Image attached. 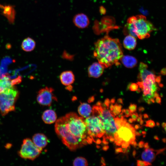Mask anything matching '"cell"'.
Here are the masks:
<instances>
[{
  "label": "cell",
  "instance_id": "6da1fadb",
  "mask_svg": "<svg viewBox=\"0 0 166 166\" xmlns=\"http://www.w3.org/2000/svg\"><path fill=\"white\" fill-rule=\"evenodd\" d=\"M55 127L56 133L63 143L71 151L93 142L85 118L74 113H69L59 118Z\"/></svg>",
  "mask_w": 166,
  "mask_h": 166
},
{
  "label": "cell",
  "instance_id": "7a4b0ae2",
  "mask_svg": "<svg viewBox=\"0 0 166 166\" xmlns=\"http://www.w3.org/2000/svg\"><path fill=\"white\" fill-rule=\"evenodd\" d=\"M93 56L104 68L119 65L123 53L119 39L107 34L98 40L95 43Z\"/></svg>",
  "mask_w": 166,
  "mask_h": 166
},
{
  "label": "cell",
  "instance_id": "3957f363",
  "mask_svg": "<svg viewBox=\"0 0 166 166\" xmlns=\"http://www.w3.org/2000/svg\"><path fill=\"white\" fill-rule=\"evenodd\" d=\"M156 30L153 24L142 15L129 18L124 30V33L142 39L149 38L151 33Z\"/></svg>",
  "mask_w": 166,
  "mask_h": 166
},
{
  "label": "cell",
  "instance_id": "277c9868",
  "mask_svg": "<svg viewBox=\"0 0 166 166\" xmlns=\"http://www.w3.org/2000/svg\"><path fill=\"white\" fill-rule=\"evenodd\" d=\"M156 77L151 71L138 75L139 81L137 84L143 92V99L145 102L151 99H154V95L157 93L159 88L156 81Z\"/></svg>",
  "mask_w": 166,
  "mask_h": 166
},
{
  "label": "cell",
  "instance_id": "5b68a950",
  "mask_svg": "<svg viewBox=\"0 0 166 166\" xmlns=\"http://www.w3.org/2000/svg\"><path fill=\"white\" fill-rule=\"evenodd\" d=\"M18 96V91L13 86L0 94V111L2 116L15 110Z\"/></svg>",
  "mask_w": 166,
  "mask_h": 166
},
{
  "label": "cell",
  "instance_id": "8992f818",
  "mask_svg": "<svg viewBox=\"0 0 166 166\" xmlns=\"http://www.w3.org/2000/svg\"><path fill=\"white\" fill-rule=\"evenodd\" d=\"M85 120L89 134L93 142L96 143L106 133L103 123L97 116L93 114Z\"/></svg>",
  "mask_w": 166,
  "mask_h": 166
},
{
  "label": "cell",
  "instance_id": "52a82bcc",
  "mask_svg": "<svg viewBox=\"0 0 166 166\" xmlns=\"http://www.w3.org/2000/svg\"><path fill=\"white\" fill-rule=\"evenodd\" d=\"M41 152L31 139L26 138L23 141L18 154L23 159L33 160L39 156Z\"/></svg>",
  "mask_w": 166,
  "mask_h": 166
},
{
  "label": "cell",
  "instance_id": "ba28073f",
  "mask_svg": "<svg viewBox=\"0 0 166 166\" xmlns=\"http://www.w3.org/2000/svg\"><path fill=\"white\" fill-rule=\"evenodd\" d=\"M54 89L51 87H46L40 90L37 96V100L40 104L50 106L53 101L57 99L53 93Z\"/></svg>",
  "mask_w": 166,
  "mask_h": 166
},
{
  "label": "cell",
  "instance_id": "9c48e42d",
  "mask_svg": "<svg viewBox=\"0 0 166 166\" xmlns=\"http://www.w3.org/2000/svg\"><path fill=\"white\" fill-rule=\"evenodd\" d=\"M15 6L11 5H3L0 4V9L1 14L7 19L9 23H14L16 12Z\"/></svg>",
  "mask_w": 166,
  "mask_h": 166
},
{
  "label": "cell",
  "instance_id": "30bf717a",
  "mask_svg": "<svg viewBox=\"0 0 166 166\" xmlns=\"http://www.w3.org/2000/svg\"><path fill=\"white\" fill-rule=\"evenodd\" d=\"M73 22L77 28L84 29L89 26V20L86 14L83 13H79L76 14L73 17Z\"/></svg>",
  "mask_w": 166,
  "mask_h": 166
},
{
  "label": "cell",
  "instance_id": "8fae6325",
  "mask_svg": "<svg viewBox=\"0 0 166 166\" xmlns=\"http://www.w3.org/2000/svg\"><path fill=\"white\" fill-rule=\"evenodd\" d=\"M104 69V67L99 62H94L88 68V76L89 77L98 78L102 74Z\"/></svg>",
  "mask_w": 166,
  "mask_h": 166
},
{
  "label": "cell",
  "instance_id": "7c38bea8",
  "mask_svg": "<svg viewBox=\"0 0 166 166\" xmlns=\"http://www.w3.org/2000/svg\"><path fill=\"white\" fill-rule=\"evenodd\" d=\"M32 141L34 144L42 151L47 145L48 142L46 136L43 134L39 133L34 135Z\"/></svg>",
  "mask_w": 166,
  "mask_h": 166
},
{
  "label": "cell",
  "instance_id": "4fadbf2b",
  "mask_svg": "<svg viewBox=\"0 0 166 166\" xmlns=\"http://www.w3.org/2000/svg\"><path fill=\"white\" fill-rule=\"evenodd\" d=\"M61 83L64 85L68 86L71 85L75 81V76L71 71H66L62 72L60 76Z\"/></svg>",
  "mask_w": 166,
  "mask_h": 166
},
{
  "label": "cell",
  "instance_id": "5bb4252c",
  "mask_svg": "<svg viewBox=\"0 0 166 166\" xmlns=\"http://www.w3.org/2000/svg\"><path fill=\"white\" fill-rule=\"evenodd\" d=\"M117 132L119 137L122 138L123 141L129 142V144L133 134L135 133L125 126H122Z\"/></svg>",
  "mask_w": 166,
  "mask_h": 166
},
{
  "label": "cell",
  "instance_id": "9a60e30c",
  "mask_svg": "<svg viewBox=\"0 0 166 166\" xmlns=\"http://www.w3.org/2000/svg\"><path fill=\"white\" fill-rule=\"evenodd\" d=\"M156 151V150L151 148L145 149L141 154V158L144 160L150 163L152 162L155 160L156 156L158 155L157 150L155 153Z\"/></svg>",
  "mask_w": 166,
  "mask_h": 166
},
{
  "label": "cell",
  "instance_id": "2e32d148",
  "mask_svg": "<svg viewBox=\"0 0 166 166\" xmlns=\"http://www.w3.org/2000/svg\"><path fill=\"white\" fill-rule=\"evenodd\" d=\"M78 111L81 117L86 118L92 115V108L88 103H81L78 107Z\"/></svg>",
  "mask_w": 166,
  "mask_h": 166
},
{
  "label": "cell",
  "instance_id": "e0dca14e",
  "mask_svg": "<svg viewBox=\"0 0 166 166\" xmlns=\"http://www.w3.org/2000/svg\"><path fill=\"white\" fill-rule=\"evenodd\" d=\"M57 115L54 111L48 109L43 113L42 118L43 121L47 124H51L54 123L57 119Z\"/></svg>",
  "mask_w": 166,
  "mask_h": 166
},
{
  "label": "cell",
  "instance_id": "ac0fdd59",
  "mask_svg": "<svg viewBox=\"0 0 166 166\" xmlns=\"http://www.w3.org/2000/svg\"><path fill=\"white\" fill-rule=\"evenodd\" d=\"M123 45L124 47L128 50L134 49L136 45V38L131 35H127L123 40Z\"/></svg>",
  "mask_w": 166,
  "mask_h": 166
},
{
  "label": "cell",
  "instance_id": "d6986e66",
  "mask_svg": "<svg viewBox=\"0 0 166 166\" xmlns=\"http://www.w3.org/2000/svg\"><path fill=\"white\" fill-rule=\"evenodd\" d=\"M36 46V42L32 38L28 37L23 41L21 44L22 49L26 52L33 50Z\"/></svg>",
  "mask_w": 166,
  "mask_h": 166
},
{
  "label": "cell",
  "instance_id": "ffe728a7",
  "mask_svg": "<svg viewBox=\"0 0 166 166\" xmlns=\"http://www.w3.org/2000/svg\"><path fill=\"white\" fill-rule=\"evenodd\" d=\"M120 60L123 64L128 68H133L136 65L137 62L135 57L129 55L123 56Z\"/></svg>",
  "mask_w": 166,
  "mask_h": 166
},
{
  "label": "cell",
  "instance_id": "44dd1931",
  "mask_svg": "<svg viewBox=\"0 0 166 166\" xmlns=\"http://www.w3.org/2000/svg\"><path fill=\"white\" fill-rule=\"evenodd\" d=\"M13 81L6 76H3L0 79V94L13 86L14 84Z\"/></svg>",
  "mask_w": 166,
  "mask_h": 166
},
{
  "label": "cell",
  "instance_id": "7402d4cb",
  "mask_svg": "<svg viewBox=\"0 0 166 166\" xmlns=\"http://www.w3.org/2000/svg\"><path fill=\"white\" fill-rule=\"evenodd\" d=\"M73 166H87L88 163L86 160L84 158L78 157L76 158L73 162Z\"/></svg>",
  "mask_w": 166,
  "mask_h": 166
},
{
  "label": "cell",
  "instance_id": "603a6c76",
  "mask_svg": "<svg viewBox=\"0 0 166 166\" xmlns=\"http://www.w3.org/2000/svg\"><path fill=\"white\" fill-rule=\"evenodd\" d=\"M114 120L116 128L118 130L122 126L123 122L117 117L114 118Z\"/></svg>",
  "mask_w": 166,
  "mask_h": 166
},
{
  "label": "cell",
  "instance_id": "cb8c5ba5",
  "mask_svg": "<svg viewBox=\"0 0 166 166\" xmlns=\"http://www.w3.org/2000/svg\"><path fill=\"white\" fill-rule=\"evenodd\" d=\"M137 165L138 166H145L152 165L150 163L144 161H143L140 160H137Z\"/></svg>",
  "mask_w": 166,
  "mask_h": 166
},
{
  "label": "cell",
  "instance_id": "d4e9b609",
  "mask_svg": "<svg viewBox=\"0 0 166 166\" xmlns=\"http://www.w3.org/2000/svg\"><path fill=\"white\" fill-rule=\"evenodd\" d=\"M145 127L153 128L155 126V124L154 121L148 120L146 121V124L144 125Z\"/></svg>",
  "mask_w": 166,
  "mask_h": 166
},
{
  "label": "cell",
  "instance_id": "484cf974",
  "mask_svg": "<svg viewBox=\"0 0 166 166\" xmlns=\"http://www.w3.org/2000/svg\"><path fill=\"white\" fill-rule=\"evenodd\" d=\"M139 86L137 84L132 83L129 85V89L131 91H136L138 89Z\"/></svg>",
  "mask_w": 166,
  "mask_h": 166
},
{
  "label": "cell",
  "instance_id": "4316f807",
  "mask_svg": "<svg viewBox=\"0 0 166 166\" xmlns=\"http://www.w3.org/2000/svg\"><path fill=\"white\" fill-rule=\"evenodd\" d=\"M128 108L130 112L133 113L136 111L137 105L135 104L131 103L130 104Z\"/></svg>",
  "mask_w": 166,
  "mask_h": 166
},
{
  "label": "cell",
  "instance_id": "83f0119b",
  "mask_svg": "<svg viewBox=\"0 0 166 166\" xmlns=\"http://www.w3.org/2000/svg\"><path fill=\"white\" fill-rule=\"evenodd\" d=\"M122 108V106L120 104L116 103L114 105V109L121 112V109Z\"/></svg>",
  "mask_w": 166,
  "mask_h": 166
},
{
  "label": "cell",
  "instance_id": "f1b7e54d",
  "mask_svg": "<svg viewBox=\"0 0 166 166\" xmlns=\"http://www.w3.org/2000/svg\"><path fill=\"white\" fill-rule=\"evenodd\" d=\"M131 116L133 121H136V119L138 116V115L137 112H135L131 114Z\"/></svg>",
  "mask_w": 166,
  "mask_h": 166
},
{
  "label": "cell",
  "instance_id": "f546056e",
  "mask_svg": "<svg viewBox=\"0 0 166 166\" xmlns=\"http://www.w3.org/2000/svg\"><path fill=\"white\" fill-rule=\"evenodd\" d=\"M124 117H128L131 116L132 113H131L129 109H124Z\"/></svg>",
  "mask_w": 166,
  "mask_h": 166
},
{
  "label": "cell",
  "instance_id": "4dcf8cb0",
  "mask_svg": "<svg viewBox=\"0 0 166 166\" xmlns=\"http://www.w3.org/2000/svg\"><path fill=\"white\" fill-rule=\"evenodd\" d=\"M130 145L129 142L123 141L121 145L122 148H127L128 145Z\"/></svg>",
  "mask_w": 166,
  "mask_h": 166
},
{
  "label": "cell",
  "instance_id": "1f68e13d",
  "mask_svg": "<svg viewBox=\"0 0 166 166\" xmlns=\"http://www.w3.org/2000/svg\"><path fill=\"white\" fill-rule=\"evenodd\" d=\"M110 100L108 98L105 99L104 101V103L106 106V107L109 108V105L110 104Z\"/></svg>",
  "mask_w": 166,
  "mask_h": 166
},
{
  "label": "cell",
  "instance_id": "d6a6232c",
  "mask_svg": "<svg viewBox=\"0 0 166 166\" xmlns=\"http://www.w3.org/2000/svg\"><path fill=\"white\" fill-rule=\"evenodd\" d=\"M122 152V148H117L115 149V153L116 154H118L120 152Z\"/></svg>",
  "mask_w": 166,
  "mask_h": 166
},
{
  "label": "cell",
  "instance_id": "836d02e7",
  "mask_svg": "<svg viewBox=\"0 0 166 166\" xmlns=\"http://www.w3.org/2000/svg\"><path fill=\"white\" fill-rule=\"evenodd\" d=\"M109 136L108 140L111 143L113 142L114 140V138L113 136L112 135H108Z\"/></svg>",
  "mask_w": 166,
  "mask_h": 166
},
{
  "label": "cell",
  "instance_id": "e575fe53",
  "mask_svg": "<svg viewBox=\"0 0 166 166\" xmlns=\"http://www.w3.org/2000/svg\"><path fill=\"white\" fill-rule=\"evenodd\" d=\"M144 142V141L141 140L139 142L138 144V146L140 148H142L143 147Z\"/></svg>",
  "mask_w": 166,
  "mask_h": 166
},
{
  "label": "cell",
  "instance_id": "d590c367",
  "mask_svg": "<svg viewBox=\"0 0 166 166\" xmlns=\"http://www.w3.org/2000/svg\"><path fill=\"white\" fill-rule=\"evenodd\" d=\"M156 101L157 103L159 104L160 105H161V98L159 97H156Z\"/></svg>",
  "mask_w": 166,
  "mask_h": 166
},
{
  "label": "cell",
  "instance_id": "8d00e7d4",
  "mask_svg": "<svg viewBox=\"0 0 166 166\" xmlns=\"http://www.w3.org/2000/svg\"><path fill=\"white\" fill-rule=\"evenodd\" d=\"M142 128V126H140L139 124H136L134 127V128L135 130H137L139 129H141Z\"/></svg>",
  "mask_w": 166,
  "mask_h": 166
},
{
  "label": "cell",
  "instance_id": "74e56055",
  "mask_svg": "<svg viewBox=\"0 0 166 166\" xmlns=\"http://www.w3.org/2000/svg\"><path fill=\"white\" fill-rule=\"evenodd\" d=\"M138 110L140 113H141L144 111L145 110V108L143 106H140L138 108Z\"/></svg>",
  "mask_w": 166,
  "mask_h": 166
},
{
  "label": "cell",
  "instance_id": "f35d334b",
  "mask_svg": "<svg viewBox=\"0 0 166 166\" xmlns=\"http://www.w3.org/2000/svg\"><path fill=\"white\" fill-rule=\"evenodd\" d=\"M100 11L101 14H104L105 13V8L102 6H101L100 7Z\"/></svg>",
  "mask_w": 166,
  "mask_h": 166
},
{
  "label": "cell",
  "instance_id": "ab89813d",
  "mask_svg": "<svg viewBox=\"0 0 166 166\" xmlns=\"http://www.w3.org/2000/svg\"><path fill=\"white\" fill-rule=\"evenodd\" d=\"M112 111L115 116L118 115L120 113V112L114 109H113Z\"/></svg>",
  "mask_w": 166,
  "mask_h": 166
},
{
  "label": "cell",
  "instance_id": "60d3db41",
  "mask_svg": "<svg viewBox=\"0 0 166 166\" xmlns=\"http://www.w3.org/2000/svg\"><path fill=\"white\" fill-rule=\"evenodd\" d=\"M144 149H148L149 148V146L148 145V142H146L144 143Z\"/></svg>",
  "mask_w": 166,
  "mask_h": 166
},
{
  "label": "cell",
  "instance_id": "b9f144b4",
  "mask_svg": "<svg viewBox=\"0 0 166 166\" xmlns=\"http://www.w3.org/2000/svg\"><path fill=\"white\" fill-rule=\"evenodd\" d=\"M109 148V146L108 145H105L102 147V149L104 151H107Z\"/></svg>",
  "mask_w": 166,
  "mask_h": 166
},
{
  "label": "cell",
  "instance_id": "7bdbcfd3",
  "mask_svg": "<svg viewBox=\"0 0 166 166\" xmlns=\"http://www.w3.org/2000/svg\"><path fill=\"white\" fill-rule=\"evenodd\" d=\"M161 73L163 75H165L166 74V68H164L161 69Z\"/></svg>",
  "mask_w": 166,
  "mask_h": 166
},
{
  "label": "cell",
  "instance_id": "ee69618b",
  "mask_svg": "<svg viewBox=\"0 0 166 166\" xmlns=\"http://www.w3.org/2000/svg\"><path fill=\"white\" fill-rule=\"evenodd\" d=\"M101 164H102V165H104V166L106 165V163L105 161V159L102 157H101Z\"/></svg>",
  "mask_w": 166,
  "mask_h": 166
},
{
  "label": "cell",
  "instance_id": "f6af8a7d",
  "mask_svg": "<svg viewBox=\"0 0 166 166\" xmlns=\"http://www.w3.org/2000/svg\"><path fill=\"white\" fill-rule=\"evenodd\" d=\"M117 102L119 103L123 104V100L121 98H119L117 100Z\"/></svg>",
  "mask_w": 166,
  "mask_h": 166
},
{
  "label": "cell",
  "instance_id": "bcb514c9",
  "mask_svg": "<svg viewBox=\"0 0 166 166\" xmlns=\"http://www.w3.org/2000/svg\"><path fill=\"white\" fill-rule=\"evenodd\" d=\"M122 142L119 141V140H117V143L115 144L116 146H120L121 145Z\"/></svg>",
  "mask_w": 166,
  "mask_h": 166
},
{
  "label": "cell",
  "instance_id": "7dc6e473",
  "mask_svg": "<svg viewBox=\"0 0 166 166\" xmlns=\"http://www.w3.org/2000/svg\"><path fill=\"white\" fill-rule=\"evenodd\" d=\"M135 135H136L137 136H140L141 135V133H140L139 132L135 131Z\"/></svg>",
  "mask_w": 166,
  "mask_h": 166
},
{
  "label": "cell",
  "instance_id": "c3c4849f",
  "mask_svg": "<svg viewBox=\"0 0 166 166\" xmlns=\"http://www.w3.org/2000/svg\"><path fill=\"white\" fill-rule=\"evenodd\" d=\"M143 117L144 119L149 118L148 115L146 113H144L143 115Z\"/></svg>",
  "mask_w": 166,
  "mask_h": 166
},
{
  "label": "cell",
  "instance_id": "681fc988",
  "mask_svg": "<svg viewBox=\"0 0 166 166\" xmlns=\"http://www.w3.org/2000/svg\"><path fill=\"white\" fill-rule=\"evenodd\" d=\"M132 145L133 146L134 148H136L138 144L136 141L134 140V142Z\"/></svg>",
  "mask_w": 166,
  "mask_h": 166
},
{
  "label": "cell",
  "instance_id": "f907efd6",
  "mask_svg": "<svg viewBox=\"0 0 166 166\" xmlns=\"http://www.w3.org/2000/svg\"><path fill=\"white\" fill-rule=\"evenodd\" d=\"M136 153V150L135 149H134L132 153V155L134 158L135 157Z\"/></svg>",
  "mask_w": 166,
  "mask_h": 166
},
{
  "label": "cell",
  "instance_id": "816d5d0a",
  "mask_svg": "<svg viewBox=\"0 0 166 166\" xmlns=\"http://www.w3.org/2000/svg\"><path fill=\"white\" fill-rule=\"evenodd\" d=\"M110 110L111 111H112L114 109V105L112 104H111L109 107Z\"/></svg>",
  "mask_w": 166,
  "mask_h": 166
},
{
  "label": "cell",
  "instance_id": "f5cc1de1",
  "mask_svg": "<svg viewBox=\"0 0 166 166\" xmlns=\"http://www.w3.org/2000/svg\"><path fill=\"white\" fill-rule=\"evenodd\" d=\"M142 119V118L140 117L139 116L138 117L137 119H136V121L138 122H140V121Z\"/></svg>",
  "mask_w": 166,
  "mask_h": 166
},
{
  "label": "cell",
  "instance_id": "db71d44e",
  "mask_svg": "<svg viewBox=\"0 0 166 166\" xmlns=\"http://www.w3.org/2000/svg\"><path fill=\"white\" fill-rule=\"evenodd\" d=\"M115 99L114 98H113L111 100L110 102L111 104H114L115 102Z\"/></svg>",
  "mask_w": 166,
  "mask_h": 166
},
{
  "label": "cell",
  "instance_id": "11a10c76",
  "mask_svg": "<svg viewBox=\"0 0 166 166\" xmlns=\"http://www.w3.org/2000/svg\"><path fill=\"white\" fill-rule=\"evenodd\" d=\"M127 149V148H122V152L123 153H125L126 152Z\"/></svg>",
  "mask_w": 166,
  "mask_h": 166
},
{
  "label": "cell",
  "instance_id": "9f6ffc18",
  "mask_svg": "<svg viewBox=\"0 0 166 166\" xmlns=\"http://www.w3.org/2000/svg\"><path fill=\"white\" fill-rule=\"evenodd\" d=\"M128 122L130 123H132L134 121L133 120H132V118H129L128 119Z\"/></svg>",
  "mask_w": 166,
  "mask_h": 166
},
{
  "label": "cell",
  "instance_id": "6f0895ef",
  "mask_svg": "<svg viewBox=\"0 0 166 166\" xmlns=\"http://www.w3.org/2000/svg\"><path fill=\"white\" fill-rule=\"evenodd\" d=\"M154 138L156 140H160L159 138L157 135H155L154 136Z\"/></svg>",
  "mask_w": 166,
  "mask_h": 166
},
{
  "label": "cell",
  "instance_id": "680465c9",
  "mask_svg": "<svg viewBox=\"0 0 166 166\" xmlns=\"http://www.w3.org/2000/svg\"><path fill=\"white\" fill-rule=\"evenodd\" d=\"M166 124L164 122H163L161 124L162 126V127L163 128H164V127H166Z\"/></svg>",
  "mask_w": 166,
  "mask_h": 166
},
{
  "label": "cell",
  "instance_id": "91938a15",
  "mask_svg": "<svg viewBox=\"0 0 166 166\" xmlns=\"http://www.w3.org/2000/svg\"><path fill=\"white\" fill-rule=\"evenodd\" d=\"M144 123V121L142 119L140 122V125H142Z\"/></svg>",
  "mask_w": 166,
  "mask_h": 166
},
{
  "label": "cell",
  "instance_id": "94428289",
  "mask_svg": "<svg viewBox=\"0 0 166 166\" xmlns=\"http://www.w3.org/2000/svg\"><path fill=\"white\" fill-rule=\"evenodd\" d=\"M141 133H142V134L143 135H146V132L145 131H141Z\"/></svg>",
  "mask_w": 166,
  "mask_h": 166
},
{
  "label": "cell",
  "instance_id": "6125c7cd",
  "mask_svg": "<svg viewBox=\"0 0 166 166\" xmlns=\"http://www.w3.org/2000/svg\"><path fill=\"white\" fill-rule=\"evenodd\" d=\"M162 141H163V142L165 143H166V138H163L162 139Z\"/></svg>",
  "mask_w": 166,
  "mask_h": 166
},
{
  "label": "cell",
  "instance_id": "be15d7a7",
  "mask_svg": "<svg viewBox=\"0 0 166 166\" xmlns=\"http://www.w3.org/2000/svg\"><path fill=\"white\" fill-rule=\"evenodd\" d=\"M156 125L158 127H159L160 126V123L158 122H156Z\"/></svg>",
  "mask_w": 166,
  "mask_h": 166
},
{
  "label": "cell",
  "instance_id": "e7e4bbea",
  "mask_svg": "<svg viewBox=\"0 0 166 166\" xmlns=\"http://www.w3.org/2000/svg\"><path fill=\"white\" fill-rule=\"evenodd\" d=\"M139 116L140 117H141V118H142V114H141V113H140V114H139Z\"/></svg>",
  "mask_w": 166,
  "mask_h": 166
},
{
  "label": "cell",
  "instance_id": "03108f58",
  "mask_svg": "<svg viewBox=\"0 0 166 166\" xmlns=\"http://www.w3.org/2000/svg\"><path fill=\"white\" fill-rule=\"evenodd\" d=\"M145 136H146V135H143V138H144V137H145Z\"/></svg>",
  "mask_w": 166,
  "mask_h": 166
}]
</instances>
